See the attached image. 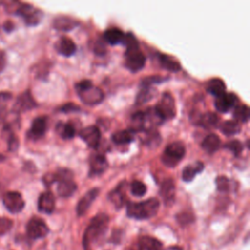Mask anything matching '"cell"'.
Segmentation results:
<instances>
[{
  "instance_id": "obj_1",
  "label": "cell",
  "mask_w": 250,
  "mask_h": 250,
  "mask_svg": "<svg viewBox=\"0 0 250 250\" xmlns=\"http://www.w3.org/2000/svg\"><path fill=\"white\" fill-rule=\"evenodd\" d=\"M108 222L109 218L105 214H98L91 220L83 235L84 250H92V245L105 233Z\"/></svg>"
},
{
  "instance_id": "obj_2",
  "label": "cell",
  "mask_w": 250,
  "mask_h": 250,
  "mask_svg": "<svg viewBox=\"0 0 250 250\" xmlns=\"http://www.w3.org/2000/svg\"><path fill=\"white\" fill-rule=\"evenodd\" d=\"M159 209V201L155 197L141 202H129L127 204V215L137 220H145L156 215Z\"/></svg>"
},
{
  "instance_id": "obj_3",
  "label": "cell",
  "mask_w": 250,
  "mask_h": 250,
  "mask_svg": "<svg viewBox=\"0 0 250 250\" xmlns=\"http://www.w3.org/2000/svg\"><path fill=\"white\" fill-rule=\"evenodd\" d=\"M80 100L89 105L98 104L104 100V93L99 88L93 85L91 80H82L75 86Z\"/></svg>"
},
{
  "instance_id": "obj_4",
  "label": "cell",
  "mask_w": 250,
  "mask_h": 250,
  "mask_svg": "<svg viewBox=\"0 0 250 250\" xmlns=\"http://www.w3.org/2000/svg\"><path fill=\"white\" fill-rule=\"evenodd\" d=\"M186 153V147L182 142H174L169 144L162 155L161 161L167 167H175L184 157Z\"/></svg>"
},
{
  "instance_id": "obj_5",
  "label": "cell",
  "mask_w": 250,
  "mask_h": 250,
  "mask_svg": "<svg viewBox=\"0 0 250 250\" xmlns=\"http://www.w3.org/2000/svg\"><path fill=\"white\" fill-rule=\"evenodd\" d=\"M15 14L21 16L29 26L38 24L43 18V13L40 10L35 9L32 5L27 3H20Z\"/></svg>"
},
{
  "instance_id": "obj_6",
  "label": "cell",
  "mask_w": 250,
  "mask_h": 250,
  "mask_svg": "<svg viewBox=\"0 0 250 250\" xmlns=\"http://www.w3.org/2000/svg\"><path fill=\"white\" fill-rule=\"evenodd\" d=\"M146 63V57L140 50V47L126 49L125 65L132 72L141 70Z\"/></svg>"
},
{
  "instance_id": "obj_7",
  "label": "cell",
  "mask_w": 250,
  "mask_h": 250,
  "mask_svg": "<svg viewBox=\"0 0 250 250\" xmlns=\"http://www.w3.org/2000/svg\"><path fill=\"white\" fill-rule=\"evenodd\" d=\"M156 111L159 113L163 120L172 119L176 115V105L174 98L169 93H164L162 95L159 103L154 106Z\"/></svg>"
},
{
  "instance_id": "obj_8",
  "label": "cell",
  "mask_w": 250,
  "mask_h": 250,
  "mask_svg": "<svg viewBox=\"0 0 250 250\" xmlns=\"http://www.w3.org/2000/svg\"><path fill=\"white\" fill-rule=\"evenodd\" d=\"M49 232L46 223L40 218H32L26 225V233L31 239H39L45 237Z\"/></svg>"
},
{
  "instance_id": "obj_9",
  "label": "cell",
  "mask_w": 250,
  "mask_h": 250,
  "mask_svg": "<svg viewBox=\"0 0 250 250\" xmlns=\"http://www.w3.org/2000/svg\"><path fill=\"white\" fill-rule=\"evenodd\" d=\"M3 204L11 213H19L24 207V200L18 191H8L3 196Z\"/></svg>"
},
{
  "instance_id": "obj_10",
  "label": "cell",
  "mask_w": 250,
  "mask_h": 250,
  "mask_svg": "<svg viewBox=\"0 0 250 250\" xmlns=\"http://www.w3.org/2000/svg\"><path fill=\"white\" fill-rule=\"evenodd\" d=\"M81 139L90 146L93 148H96L101 140V132L97 126L91 125L86 128H83L79 133Z\"/></svg>"
},
{
  "instance_id": "obj_11",
  "label": "cell",
  "mask_w": 250,
  "mask_h": 250,
  "mask_svg": "<svg viewBox=\"0 0 250 250\" xmlns=\"http://www.w3.org/2000/svg\"><path fill=\"white\" fill-rule=\"evenodd\" d=\"M237 97L232 93H225L215 101V107L220 112H227L237 104Z\"/></svg>"
},
{
  "instance_id": "obj_12",
  "label": "cell",
  "mask_w": 250,
  "mask_h": 250,
  "mask_svg": "<svg viewBox=\"0 0 250 250\" xmlns=\"http://www.w3.org/2000/svg\"><path fill=\"white\" fill-rule=\"evenodd\" d=\"M46 130H47V118L45 116H39L32 121L31 127L27 132V136L29 139L37 140L44 136Z\"/></svg>"
},
{
  "instance_id": "obj_13",
  "label": "cell",
  "mask_w": 250,
  "mask_h": 250,
  "mask_svg": "<svg viewBox=\"0 0 250 250\" xmlns=\"http://www.w3.org/2000/svg\"><path fill=\"white\" fill-rule=\"evenodd\" d=\"M100 189L97 188H94L90 189L87 193L84 194V196L78 201L76 205V213L78 216H82L85 214V212L89 209L92 202L96 199V197L99 195Z\"/></svg>"
},
{
  "instance_id": "obj_14",
  "label": "cell",
  "mask_w": 250,
  "mask_h": 250,
  "mask_svg": "<svg viewBox=\"0 0 250 250\" xmlns=\"http://www.w3.org/2000/svg\"><path fill=\"white\" fill-rule=\"evenodd\" d=\"M34 106H36V103L33 100L29 91H26L18 97V99L14 104V110L16 112L25 111V110H29V109L33 108Z\"/></svg>"
},
{
  "instance_id": "obj_15",
  "label": "cell",
  "mask_w": 250,
  "mask_h": 250,
  "mask_svg": "<svg viewBox=\"0 0 250 250\" xmlns=\"http://www.w3.org/2000/svg\"><path fill=\"white\" fill-rule=\"evenodd\" d=\"M108 167L106 158L103 154H95L90 159V175L97 176L104 173Z\"/></svg>"
},
{
  "instance_id": "obj_16",
  "label": "cell",
  "mask_w": 250,
  "mask_h": 250,
  "mask_svg": "<svg viewBox=\"0 0 250 250\" xmlns=\"http://www.w3.org/2000/svg\"><path fill=\"white\" fill-rule=\"evenodd\" d=\"M38 210L45 214H51L55 209V198L51 191H45L38 198Z\"/></svg>"
},
{
  "instance_id": "obj_17",
  "label": "cell",
  "mask_w": 250,
  "mask_h": 250,
  "mask_svg": "<svg viewBox=\"0 0 250 250\" xmlns=\"http://www.w3.org/2000/svg\"><path fill=\"white\" fill-rule=\"evenodd\" d=\"M58 53L64 57H70L76 52L75 43L68 37H62L55 45Z\"/></svg>"
},
{
  "instance_id": "obj_18",
  "label": "cell",
  "mask_w": 250,
  "mask_h": 250,
  "mask_svg": "<svg viewBox=\"0 0 250 250\" xmlns=\"http://www.w3.org/2000/svg\"><path fill=\"white\" fill-rule=\"evenodd\" d=\"M78 21L74 19L66 16H60L57 17L53 21V26L61 31H67L75 28L78 25Z\"/></svg>"
},
{
  "instance_id": "obj_19",
  "label": "cell",
  "mask_w": 250,
  "mask_h": 250,
  "mask_svg": "<svg viewBox=\"0 0 250 250\" xmlns=\"http://www.w3.org/2000/svg\"><path fill=\"white\" fill-rule=\"evenodd\" d=\"M194 124L200 125L204 128H213L218 123V116L214 112H206L204 114H195L194 117Z\"/></svg>"
},
{
  "instance_id": "obj_20",
  "label": "cell",
  "mask_w": 250,
  "mask_h": 250,
  "mask_svg": "<svg viewBox=\"0 0 250 250\" xmlns=\"http://www.w3.org/2000/svg\"><path fill=\"white\" fill-rule=\"evenodd\" d=\"M175 184L172 179L165 180L160 187V195L166 203H171L175 197Z\"/></svg>"
},
{
  "instance_id": "obj_21",
  "label": "cell",
  "mask_w": 250,
  "mask_h": 250,
  "mask_svg": "<svg viewBox=\"0 0 250 250\" xmlns=\"http://www.w3.org/2000/svg\"><path fill=\"white\" fill-rule=\"evenodd\" d=\"M76 188H77V186L72 179L62 180L58 182L57 191L60 196H62V197L71 196L75 192Z\"/></svg>"
},
{
  "instance_id": "obj_22",
  "label": "cell",
  "mask_w": 250,
  "mask_h": 250,
  "mask_svg": "<svg viewBox=\"0 0 250 250\" xmlns=\"http://www.w3.org/2000/svg\"><path fill=\"white\" fill-rule=\"evenodd\" d=\"M135 138V132L132 129H126V130H120L117 132H114L111 136V139L113 143L117 145H126L134 141Z\"/></svg>"
},
{
  "instance_id": "obj_23",
  "label": "cell",
  "mask_w": 250,
  "mask_h": 250,
  "mask_svg": "<svg viewBox=\"0 0 250 250\" xmlns=\"http://www.w3.org/2000/svg\"><path fill=\"white\" fill-rule=\"evenodd\" d=\"M124 182L121 183L119 186H117L109 194L108 198L109 200L114 204L116 208H120L123 206L125 201V190H124Z\"/></svg>"
},
{
  "instance_id": "obj_24",
  "label": "cell",
  "mask_w": 250,
  "mask_h": 250,
  "mask_svg": "<svg viewBox=\"0 0 250 250\" xmlns=\"http://www.w3.org/2000/svg\"><path fill=\"white\" fill-rule=\"evenodd\" d=\"M138 245L141 250H163L162 243L151 236H142L139 239Z\"/></svg>"
},
{
  "instance_id": "obj_25",
  "label": "cell",
  "mask_w": 250,
  "mask_h": 250,
  "mask_svg": "<svg viewBox=\"0 0 250 250\" xmlns=\"http://www.w3.org/2000/svg\"><path fill=\"white\" fill-rule=\"evenodd\" d=\"M124 38V33L117 27H111L104 31V39L110 45H116L122 43Z\"/></svg>"
},
{
  "instance_id": "obj_26",
  "label": "cell",
  "mask_w": 250,
  "mask_h": 250,
  "mask_svg": "<svg viewBox=\"0 0 250 250\" xmlns=\"http://www.w3.org/2000/svg\"><path fill=\"white\" fill-rule=\"evenodd\" d=\"M220 144H221L220 138L216 134H209L202 141L201 146L206 152L213 153L219 148Z\"/></svg>"
},
{
  "instance_id": "obj_27",
  "label": "cell",
  "mask_w": 250,
  "mask_h": 250,
  "mask_svg": "<svg viewBox=\"0 0 250 250\" xmlns=\"http://www.w3.org/2000/svg\"><path fill=\"white\" fill-rule=\"evenodd\" d=\"M207 91L218 98L226 93V84L220 78H213L207 83Z\"/></svg>"
},
{
  "instance_id": "obj_28",
  "label": "cell",
  "mask_w": 250,
  "mask_h": 250,
  "mask_svg": "<svg viewBox=\"0 0 250 250\" xmlns=\"http://www.w3.org/2000/svg\"><path fill=\"white\" fill-rule=\"evenodd\" d=\"M204 168V165L201 162H196L194 163V165H190V166H187L183 169V173H182V178L185 182H190L193 180V178L195 177V175L197 173H200Z\"/></svg>"
},
{
  "instance_id": "obj_29",
  "label": "cell",
  "mask_w": 250,
  "mask_h": 250,
  "mask_svg": "<svg viewBox=\"0 0 250 250\" xmlns=\"http://www.w3.org/2000/svg\"><path fill=\"white\" fill-rule=\"evenodd\" d=\"M155 89L151 86H142L141 91L137 95L136 103L138 104H142L150 101L155 96Z\"/></svg>"
},
{
  "instance_id": "obj_30",
  "label": "cell",
  "mask_w": 250,
  "mask_h": 250,
  "mask_svg": "<svg viewBox=\"0 0 250 250\" xmlns=\"http://www.w3.org/2000/svg\"><path fill=\"white\" fill-rule=\"evenodd\" d=\"M12 99V95L8 92L0 93V124L4 123V121L8 118L7 106L9 102Z\"/></svg>"
},
{
  "instance_id": "obj_31",
  "label": "cell",
  "mask_w": 250,
  "mask_h": 250,
  "mask_svg": "<svg viewBox=\"0 0 250 250\" xmlns=\"http://www.w3.org/2000/svg\"><path fill=\"white\" fill-rule=\"evenodd\" d=\"M159 61L161 65L170 71L177 72L181 69V64L179 63V62L168 55H161Z\"/></svg>"
},
{
  "instance_id": "obj_32",
  "label": "cell",
  "mask_w": 250,
  "mask_h": 250,
  "mask_svg": "<svg viewBox=\"0 0 250 250\" xmlns=\"http://www.w3.org/2000/svg\"><path fill=\"white\" fill-rule=\"evenodd\" d=\"M57 132L59 133V135L62 138H63L65 140H69L74 137L75 128L70 123L59 122L57 125Z\"/></svg>"
},
{
  "instance_id": "obj_33",
  "label": "cell",
  "mask_w": 250,
  "mask_h": 250,
  "mask_svg": "<svg viewBox=\"0 0 250 250\" xmlns=\"http://www.w3.org/2000/svg\"><path fill=\"white\" fill-rule=\"evenodd\" d=\"M233 117L235 121L238 122H247L249 118V108L246 104H238L234 107Z\"/></svg>"
},
{
  "instance_id": "obj_34",
  "label": "cell",
  "mask_w": 250,
  "mask_h": 250,
  "mask_svg": "<svg viewBox=\"0 0 250 250\" xmlns=\"http://www.w3.org/2000/svg\"><path fill=\"white\" fill-rule=\"evenodd\" d=\"M221 130L225 135L232 136L239 133L240 125L234 120H227L222 124Z\"/></svg>"
},
{
  "instance_id": "obj_35",
  "label": "cell",
  "mask_w": 250,
  "mask_h": 250,
  "mask_svg": "<svg viewBox=\"0 0 250 250\" xmlns=\"http://www.w3.org/2000/svg\"><path fill=\"white\" fill-rule=\"evenodd\" d=\"M132 125L133 128L132 130L135 131H142L146 130V117L144 112H137L132 115Z\"/></svg>"
},
{
  "instance_id": "obj_36",
  "label": "cell",
  "mask_w": 250,
  "mask_h": 250,
  "mask_svg": "<svg viewBox=\"0 0 250 250\" xmlns=\"http://www.w3.org/2000/svg\"><path fill=\"white\" fill-rule=\"evenodd\" d=\"M131 192L135 196H143L146 192V185L141 181H134L131 184Z\"/></svg>"
},
{
  "instance_id": "obj_37",
  "label": "cell",
  "mask_w": 250,
  "mask_h": 250,
  "mask_svg": "<svg viewBox=\"0 0 250 250\" xmlns=\"http://www.w3.org/2000/svg\"><path fill=\"white\" fill-rule=\"evenodd\" d=\"M225 147L230 150L234 155H239L243 149V145L238 140H231L225 145Z\"/></svg>"
},
{
  "instance_id": "obj_38",
  "label": "cell",
  "mask_w": 250,
  "mask_h": 250,
  "mask_svg": "<svg viewBox=\"0 0 250 250\" xmlns=\"http://www.w3.org/2000/svg\"><path fill=\"white\" fill-rule=\"evenodd\" d=\"M216 186L218 190L228 191L229 190V188H230V181L225 176H220L216 179Z\"/></svg>"
},
{
  "instance_id": "obj_39",
  "label": "cell",
  "mask_w": 250,
  "mask_h": 250,
  "mask_svg": "<svg viewBox=\"0 0 250 250\" xmlns=\"http://www.w3.org/2000/svg\"><path fill=\"white\" fill-rule=\"evenodd\" d=\"M13 227V221L6 217H0V235L7 233Z\"/></svg>"
},
{
  "instance_id": "obj_40",
  "label": "cell",
  "mask_w": 250,
  "mask_h": 250,
  "mask_svg": "<svg viewBox=\"0 0 250 250\" xmlns=\"http://www.w3.org/2000/svg\"><path fill=\"white\" fill-rule=\"evenodd\" d=\"M164 80L163 77L161 76H150V77H146L143 82H142V86H151V84L154 83H159L162 82Z\"/></svg>"
},
{
  "instance_id": "obj_41",
  "label": "cell",
  "mask_w": 250,
  "mask_h": 250,
  "mask_svg": "<svg viewBox=\"0 0 250 250\" xmlns=\"http://www.w3.org/2000/svg\"><path fill=\"white\" fill-rule=\"evenodd\" d=\"M79 106L73 103H68V104H65L64 105H62L61 107V111L62 112H64V113H69V112H76V111H79Z\"/></svg>"
},
{
  "instance_id": "obj_42",
  "label": "cell",
  "mask_w": 250,
  "mask_h": 250,
  "mask_svg": "<svg viewBox=\"0 0 250 250\" xmlns=\"http://www.w3.org/2000/svg\"><path fill=\"white\" fill-rule=\"evenodd\" d=\"M177 219H178V222L181 224H188L193 220V217L188 213H182L177 216Z\"/></svg>"
},
{
  "instance_id": "obj_43",
  "label": "cell",
  "mask_w": 250,
  "mask_h": 250,
  "mask_svg": "<svg viewBox=\"0 0 250 250\" xmlns=\"http://www.w3.org/2000/svg\"><path fill=\"white\" fill-rule=\"evenodd\" d=\"M94 52L97 53V54H100V55H104L105 53L104 45L103 43H101V42H97L94 45Z\"/></svg>"
},
{
  "instance_id": "obj_44",
  "label": "cell",
  "mask_w": 250,
  "mask_h": 250,
  "mask_svg": "<svg viewBox=\"0 0 250 250\" xmlns=\"http://www.w3.org/2000/svg\"><path fill=\"white\" fill-rule=\"evenodd\" d=\"M6 65V58H5V54L0 50V73L4 70Z\"/></svg>"
},
{
  "instance_id": "obj_45",
  "label": "cell",
  "mask_w": 250,
  "mask_h": 250,
  "mask_svg": "<svg viewBox=\"0 0 250 250\" xmlns=\"http://www.w3.org/2000/svg\"><path fill=\"white\" fill-rule=\"evenodd\" d=\"M3 28L7 31V32H11L14 28H15V25H14V22L11 21H6L4 25H3Z\"/></svg>"
},
{
  "instance_id": "obj_46",
  "label": "cell",
  "mask_w": 250,
  "mask_h": 250,
  "mask_svg": "<svg viewBox=\"0 0 250 250\" xmlns=\"http://www.w3.org/2000/svg\"><path fill=\"white\" fill-rule=\"evenodd\" d=\"M125 250H141L138 243L137 244H133V245H129L127 248H125Z\"/></svg>"
},
{
  "instance_id": "obj_47",
  "label": "cell",
  "mask_w": 250,
  "mask_h": 250,
  "mask_svg": "<svg viewBox=\"0 0 250 250\" xmlns=\"http://www.w3.org/2000/svg\"><path fill=\"white\" fill-rule=\"evenodd\" d=\"M164 250H183L180 246H169Z\"/></svg>"
}]
</instances>
